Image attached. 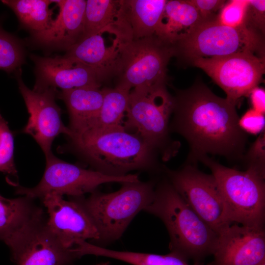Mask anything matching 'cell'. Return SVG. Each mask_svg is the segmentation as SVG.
Returning <instances> with one entry per match:
<instances>
[{
    "mask_svg": "<svg viewBox=\"0 0 265 265\" xmlns=\"http://www.w3.org/2000/svg\"><path fill=\"white\" fill-rule=\"evenodd\" d=\"M173 97L169 130L188 144L185 164L196 165L201 157L208 154L221 156L231 162L242 161L248 139L239 125L236 103L216 96L200 81L176 90Z\"/></svg>",
    "mask_w": 265,
    "mask_h": 265,
    "instance_id": "obj_1",
    "label": "cell"
},
{
    "mask_svg": "<svg viewBox=\"0 0 265 265\" xmlns=\"http://www.w3.org/2000/svg\"><path fill=\"white\" fill-rule=\"evenodd\" d=\"M68 148L104 174L121 177L136 170L159 167L158 153L136 133L124 126L106 130H88L73 133Z\"/></svg>",
    "mask_w": 265,
    "mask_h": 265,
    "instance_id": "obj_2",
    "label": "cell"
},
{
    "mask_svg": "<svg viewBox=\"0 0 265 265\" xmlns=\"http://www.w3.org/2000/svg\"><path fill=\"white\" fill-rule=\"evenodd\" d=\"M159 218L168 231L170 252L202 265L212 255L218 234L188 205L167 179L158 184L144 210Z\"/></svg>",
    "mask_w": 265,
    "mask_h": 265,
    "instance_id": "obj_3",
    "label": "cell"
},
{
    "mask_svg": "<svg viewBox=\"0 0 265 265\" xmlns=\"http://www.w3.org/2000/svg\"><path fill=\"white\" fill-rule=\"evenodd\" d=\"M153 182L122 183L115 192L91 193L87 198L72 197L82 206L96 226L100 236L97 242L105 244L118 239L134 216L152 202Z\"/></svg>",
    "mask_w": 265,
    "mask_h": 265,
    "instance_id": "obj_4",
    "label": "cell"
},
{
    "mask_svg": "<svg viewBox=\"0 0 265 265\" xmlns=\"http://www.w3.org/2000/svg\"><path fill=\"white\" fill-rule=\"evenodd\" d=\"M173 109V97L166 85L133 89L130 94L124 127L136 131L145 142L164 161L176 156L179 142L170 136L169 120Z\"/></svg>",
    "mask_w": 265,
    "mask_h": 265,
    "instance_id": "obj_5",
    "label": "cell"
},
{
    "mask_svg": "<svg viewBox=\"0 0 265 265\" xmlns=\"http://www.w3.org/2000/svg\"><path fill=\"white\" fill-rule=\"evenodd\" d=\"M207 166L216 180L224 199L230 224L264 228L265 178L249 170L226 167L205 155L198 161Z\"/></svg>",
    "mask_w": 265,
    "mask_h": 265,
    "instance_id": "obj_6",
    "label": "cell"
},
{
    "mask_svg": "<svg viewBox=\"0 0 265 265\" xmlns=\"http://www.w3.org/2000/svg\"><path fill=\"white\" fill-rule=\"evenodd\" d=\"M174 56L191 63L200 58L250 52L264 56L263 36L243 26L233 27L216 20L203 22L188 36L172 44Z\"/></svg>",
    "mask_w": 265,
    "mask_h": 265,
    "instance_id": "obj_7",
    "label": "cell"
},
{
    "mask_svg": "<svg viewBox=\"0 0 265 265\" xmlns=\"http://www.w3.org/2000/svg\"><path fill=\"white\" fill-rule=\"evenodd\" d=\"M172 45L156 35L127 41L115 77L116 85L131 90L166 85Z\"/></svg>",
    "mask_w": 265,
    "mask_h": 265,
    "instance_id": "obj_8",
    "label": "cell"
},
{
    "mask_svg": "<svg viewBox=\"0 0 265 265\" xmlns=\"http://www.w3.org/2000/svg\"><path fill=\"white\" fill-rule=\"evenodd\" d=\"M139 181L137 174H127L114 177L97 171L86 169L64 161L51 154L46 157V166L43 177L38 184L28 188L13 183L15 191L31 199H41L51 193L72 197L83 196L92 193L104 184L109 183L135 182Z\"/></svg>",
    "mask_w": 265,
    "mask_h": 265,
    "instance_id": "obj_9",
    "label": "cell"
},
{
    "mask_svg": "<svg viewBox=\"0 0 265 265\" xmlns=\"http://www.w3.org/2000/svg\"><path fill=\"white\" fill-rule=\"evenodd\" d=\"M167 179L197 215L217 234L230 225L225 202L213 175L196 165L184 164L176 170L163 166Z\"/></svg>",
    "mask_w": 265,
    "mask_h": 265,
    "instance_id": "obj_10",
    "label": "cell"
},
{
    "mask_svg": "<svg viewBox=\"0 0 265 265\" xmlns=\"http://www.w3.org/2000/svg\"><path fill=\"white\" fill-rule=\"evenodd\" d=\"M4 243L17 265H70L81 258L52 232L43 212Z\"/></svg>",
    "mask_w": 265,
    "mask_h": 265,
    "instance_id": "obj_11",
    "label": "cell"
},
{
    "mask_svg": "<svg viewBox=\"0 0 265 265\" xmlns=\"http://www.w3.org/2000/svg\"><path fill=\"white\" fill-rule=\"evenodd\" d=\"M205 71L235 103L258 86L265 73V57L246 52L225 56L200 58L191 63Z\"/></svg>",
    "mask_w": 265,
    "mask_h": 265,
    "instance_id": "obj_12",
    "label": "cell"
},
{
    "mask_svg": "<svg viewBox=\"0 0 265 265\" xmlns=\"http://www.w3.org/2000/svg\"><path fill=\"white\" fill-rule=\"evenodd\" d=\"M19 91L29 113L26 125L22 132L29 134L39 145L45 157L52 154V145L60 134L70 137L71 130L63 124L61 110L56 104V89L43 87L30 89L21 78V70L16 72Z\"/></svg>",
    "mask_w": 265,
    "mask_h": 265,
    "instance_id": "obj_13",
    "label": "cell"
},
{
    "mask_svg": "<svg viewBox=\"0 0 265 265\" xmlns=\"http://www.w3.org/2000/svg\"><path fill=\"white\" fill-rule=\"evenodd\" d=\"M127 41L117 27L109 26L83 37L65 55L93 70L102 82L115 77Z\"/></svg>",
    "mask_w": 265,
    "mask_h": 265,
    "instance_id": "obj_14",
    "label": "cell"
},
{
    "mask_svg": "<svg viewBox=\"0 0 265 265\" xmlns=\"http://www.w3.org/2000/svg\"><path fill=\"white\" fill-rule=\"evenodd\" d=\"M41 200L47 211L48 226L66 246L73 248L78 240L98 241L96 226L75 198L65 200L63 196L51 193Z\"/></svg>",
    "mask_w": 265,
    "mask_h": 265,
    "instance_id": "obj_15",
    "label": "cell"
},
{
    "mask_svg": "<svg viewBox=\"0 0 265 265\" xmlns=\"http://www.w3.org/2000/svg\"><path fill=\"white\" fill-rule=\"evenodd\" d=\"M207 265H257L265 259L264 228L232 224L222 229Z\"/></svg>",
    "mask_w": 265,
    "mask_h": 265,
    "instance_id": "obj_16",
    "label": "cell"
},
{
    "mask_svg": "<svg viewBox=\"0 0 265 265\" xmlns=\"http://www.w3.org/2000/svg\"><path fill=\"white\" fill-rule=\"evenodd\" d=\"M31 58L36 66L37 79L34 88H58L65 90L102 85L93 70L65 55L53 57L32 55Z\"/></svg>",
    "mask_w": 265,
    "mask_h": 265,
    "instance_id": "obj_17",
    "label": "cell"
},
{
    "mask_svg": "<svg viewBox=\"0 0 265 265\" xmlns=\"http://www.w3.org/2000/svg\"><path fill=\"white\" fill-rule=\"evenodd\" d=\"M59 8V13L50 26L33 33L34 40L42 45L66 50L84 36V14L86 0H53Z\"/></svg>",
    "mask_w": 265,
    "mask_h": 265,
    "instance_id": "obj_18",
    "label": "cell"
},
{
    "mask_svg": "<svg viewBox=\"0 0 265 265\" xmlns=\"http://www.w3.org/2000/svg\"><path fill=\"white\" fill-rule=\"evenodd\" d=\"M121 24L129 40L156 35L167 0H122Z\"/></svg>",
    "mask_w": 265,
    "mask_h": 265,
    "instance_id": "obj_19",
    "label": "cell"
},
{
    "mask_svg": "<svg viewBox=\"0 0 265 265\" xmlns=\"http://www.w3.org/2000/svg\"><path fill=\"white\" fill-rule=\"evenodd\" d=\"M103 96V88L97 86L57 92V97L63 100L67 106L69 115L68 128L73 133L81 132L90 127L99 114Z\"/></svg>",
    "mask_w": 265,
    "mask_h": 265,
    "instance_id": "obj_20",
    "label": "cell"
},
{
    "mask_svg": "<svg viewBox=\"0 0 265 265\" xmlns=\"http://www.w3.org/2000/svg\"><path fill=\"white\" fill-rule=\"evenodd\" d=\"M202 23L198 11L189 0H167L157 36L172 45L188 36Z\"/></svg>",
    "mask_w": 265,
    "mask_h": 265,
    "instance_id": "obj_21",
    "label": "cell"
},
{
    "mask_svg": "<svg viewBox=\"0 0 265 265\" xmlns=\"http://www.w3.org/2000/svg\"><path fill=\"white\" fill-rule=\"evenodd\" d=\"M33 200L25 196L8 199L0 194V240L4 242L43 211Z\"/></svg>",
    "mask_w": 265,
    "mask_h": 265,
    "instance_id": "obj_22",
    "label": "cell"
},
{
    "mask_svg": "<svg viewBox=\"0 0 265 265\" xmlns=\"http://www.w3.org/2000/svg\"><path fill=\"white\" fill-rule=\"evenodd\" d=\"M103 90L101 109L88 130H106L123 126V119L129 106L131 90L117 85L113 88H103Z\"/></svg>",
    "mask_w": 265,
    "mask_h": 265,
    "instance_id": "obj_23",
    "label": "cell"
},
{
    "mask_svg": "<svg viewBox=\"0 0 265 265\" xmlns=\"http://www.w3.org/2000/svg\"><path fill=\"white\" fill-rule=\"evenodd\" d=\"M81 250L84 255H93L120 260L132 265H190L184 258L172 252L165 255L120 251L111 250L84 242Z\"/></svg>",
    "mask_w": 265,
    "mask_h": 265,
    "instance_id": "obj_24",
    "label": "cell"
},
{
    "mask_svg": "<svg viewBox=\"0 0 265 265\" xmlns=\"http://www.w3.org/2000/svg\"><path fill=\"white\" fill-rule=\"evenodd\" d=\"M1 2L16 14L21 23L33 33L47 29L51 25L52 10L49 5L53 0H2Z\"/></svg>",
    "mask_w": 265,
    "mask_h": 265,
    "instance_id": "obj_25",
    "label": "cell"
},
{
    "mask_svg": "<svg viewBox=\"0 0 265 265\" xmlns=\"http://www.w3.org/2000/svg\"><path fill=\"white\" fill-rule=\"evenodd\" d=\"M121 9L122 0H87L83 37L95 34L106 27L117 26Z\"/></svg>",
    "mask_w": 265,
    "mask_h": 265,
    "instance_id": "obj_26",
    "label": "cell"
},
{
    "mask_svg": "<svg viewBox=\"0 0 265 265\" xmlns=\"http://www.w3.org/2000/svg\"><path fill=\"white\" fill-rule=\"evenodd\" d=\"M24 61L22 46L18 39L5 31L0 22V69L16 72Z\"/></svg>",
    "mask_w": 265,
    "mask_h": 265,
    "instance_id": "obj_27",
    "label": "cell"
},
{
    "mask_svg": "<svg viewBox=\"0 0 265 265\" xmlns=\"http://www.w3.org/2000/svg\"><path fill=\"white\" fill-rule=\"evenodd\" d=\"M0 173L16 177L14 137L7 122L0 113Z\"/></svg>",
    "mask_w": 265,
    "mask_h": 265,
    "instance_id": "obj_28",
    "label": "cell"
},
{
    "mask_svg": "<svg viewBox=\"0 0 265 265\" xmlns=\"http://www.w3.org/2000/svg\"><path fill=\"white\" fill-rule=\"evenodd\" d=\"M248 0H232L226 2L216 20L219 23L233 27L245 26V17Z\"/></svg>",
    "mask_w": 265,
    "mask_h": 265,
    "instance_id": "obj_29",
    "label": "cell"
},
{
    "mask_svg": "<svg viewBox=\"0 0 265 265\" xmlns=\"http://www.w3.org/2000/svg\"><path fill=\"white\" fill-rule=\"evenodd\" d=\"M242 161L246 170L265 178V132L264 131L245 152Z\"/></svg>",
    "mask_w": 265,
    "mask_h": 265,
    "instance_id": "obj_30",
    "label": "cell"
},
{
    "mask_svg": "<svg viewBox=\"0 0 265 265\" xmlns=\"http://www.w3.org/2000/svg\"><path fill=\"white\" fill-rule=\"evenodd\" d=\"M265 0H249L245 25L263 36L265 33Z\"/></svg>",
    "mask_w": 265,
    "mask_h": 265,
    "instance_id": "obj_31",
    "label": "cell"
},
{
    "mask_svg": "<svg viewBox=\"0 0 265 265\" xmlns=\"http://www.w3.org/2000/svg\"><path fill=\"white\" fill-rule=\"evenodd\" d=\"M265 114L252 108L247 110L239 119V125L246 133L260 134L265 131Z\"/></svg>",
    "mask_w": 265,
    "mask_h": 265,
    "instance_id": "obj_32",
    "label": "cell"
},
{
    "mask_svg": "<svg viewBox=\"0 0 265 265\" xmlns=\"http://www.w3.org/2000/svg\"><path fill=\"white\" fill-rule=\"evenodd\" d=\"M196 8L202 23L215 20L226 2L223 0H189Z\"/></svg>",
    "mask_w": 265,
    "mask_h": 265,
    "instance_id": "obj_33",
    "label": "cell"
},
{
    "mask_svg": "<svg viewBox=\"0 0 265 265\" xmlns=\"http://www.w3.org/2000/svg\"><path fill=\"white\" fill-rule=\"evenodd\" d=\"M252 108L258 112L265 114V92L263 88L257 86L250 92Z\"/></svg>",
    "mask_w": 265,
    "mask_h": 265,
    "instance_id": "obj_34",
    "label": "cell"
},
{
    "mask_svg": "<svg viewBox=\"0 0 265 265\" xmlns=\"http://www.w3.org/2000/svg\"><path fill=\"white\" fill-rule=\"evenodd\" d=\"M95 265H110L109 262L101 263Z\"/></svg>",
    "mask_w": 265,
    "mask_h": 265,
    "instance_id": "obj_35",
    "label": "cell"
},
{
    "mask_svg": "<svg viewBox=\"0 0 265 265\" xmlns=\"http://www.w3.org/2000/svg\"><path fill=\"white\" fill-rule=\"evenodd\" d=\"M257 265H265V259L263 260L261 262H260Z\"/></svg>",
    "mask_w": 265,
    "mask_h": 265,
    "instance_id": "obj_36",
    "label": "cell"
}]
</instances>
